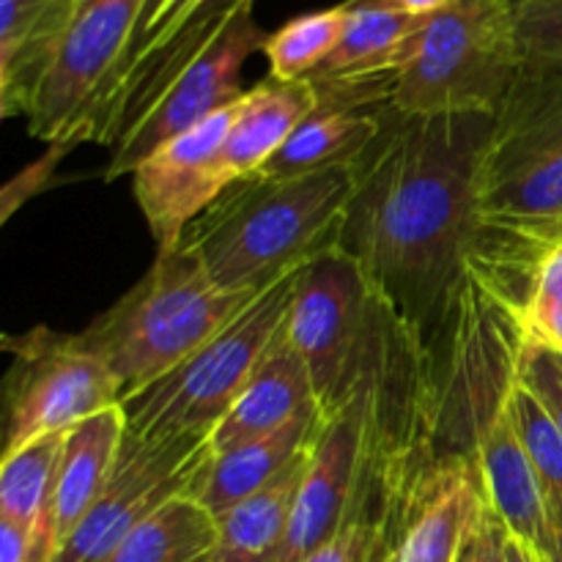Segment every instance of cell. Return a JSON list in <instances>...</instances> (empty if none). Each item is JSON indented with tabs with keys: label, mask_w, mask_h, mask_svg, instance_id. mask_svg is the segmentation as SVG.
<instances>
[{
	"label": "cell",
	"mask_w": 562,
	"mask_h": 562,
	"mask_svg": "<svg viewBox=\"0 0 562 562\" xmlns=\"http://www.w3.org/2000/svg\"><path fill=\"white\" fill-rule=\"evenodd\" d=\"M521 60H562V0H508Z\"/></svg>",
	"instance_id": "obj_28"
},
{
	"label": "cell",
	"mask_w": 562,
	"mask_h": 562,
	"mask_svg": "<svg viewBox=\"0 0 562 562\" xmlns=\"http://www.w3.org/2000/svg\"><path fill=\"white\" fill-rule=\"evenodd\" d=\"M64 442L66 434H55L0 459V519L25 530L44 562L58 554L55 486Z\"/></svg>",
	"instance_id": "obj_23"
},
{
	"label": "cell",
	"mask_w": 562,
	"mask_h": 562,
	"mask_svg": "<svg viewBox=\"0 0 562 562\" xmlns=\"http://www.w3.org/2000/svg\"><path fill=\"white\" fill-rule=\"evenodd\" d=\"M316 108V88L311 80L283 82L267 77L245 91L236 104L234 126L225 140L223 157L231 181L256 176L283 148L291 132Z\"/></svg>",
	"instance_id": "obj_19"
},
{
	"label": "cell",
	"mask_w": 562,
	"mask_h": 562,
	"mask_svg": "<svg viewBox=\"0 0 562 562\" xmlns=\"http://www.w3.org/2000/svg\"><path fill=\"white\" fill-rule=\"evenodd\" d=\"M201 3L203 0H146L140 22H137V27H135V36H132L130 49H126L124 64H121V69L115 71V77L110 80V86H113V82L119 80L126 69H132L135 64H140L148 53H154L159 44L168 42V38L173 36L181 25H184L187 16H190ZM108 88H104V91H108Z\"/></svg>",
	"instance_id": "obj_29"
},
{
	"label": "cell",
	"mask_w": 562,
	"mask_h": 562,
	"mask_svg": "<svg viewBox=\"0 0 562 562\" xmlns=\"http://www.w3.org/2000/svg\"><path fill=\"white\" fill-rule=\"evenodd\" d=\"M379 316L382 302L360 263L338 245L302 269L289 313V340L305 360L324 420L355 395Z\"/></svg>",
	"instance_id": "obj_7"
},
{
	"label": "cell",
	"mask_w": 562,
	"mask_h": 562,
	"mask_svg": "<svg viewBox=\"0 0 562 562\" xmlns=\"http://www.w3.org/2000/svg\"><path fill=\"white\" fill-rule=\"evenodd\" d=\"M472 470L481 483L483 499L503 521L505 530L532 552L549 558L554 530L536 467L519 434L514 406L481 437L472 456Z\"/></svg>",
	"instance_id": "obj_15"
},
{
	"label": "cell",
	"mask_w": 562,
	"mask_h": 562,
	"mask_svg": "<svg viewBox=\"0 0 562 562\" xmlns=\"http://www.w3.org/2000/svg\"><path fill=\"white\" fill-rule=\"evenodd\" d=\"M521 382L532 390L543 409L552 415L562 434V355L547 346L527 344L525 362H521Z\"/></svg>",
	"instance_id": "obj_30"
},
{
	"label": "cell",
	"mask_w": 562,
	"mask_h": 562,
	"mask_svg": "<svg viewBox=\"0 0 562 562\" xmlns=\"http://www.w3.org/2000/svg\"><path fill=\"white\" fill-rule=\"evenodd\" d=\"M212 459V434L140 439L126 431L102 494L53 562H108L137 525L170 499L195 492Z\"/></svg>",
	"instance_id": "obj_9"
},
{
	"label": "cell",
	"mask_w": 562,
	"mask_h": 562,
	"mask_svg": "<svg viewBox=\"0 0 562 562\" xmlns=\"http://www.w3.org/2000/svg\"><path fill=\"white\" fill-rule=\"evenodd\" d=\"M547 562H562V532H554V543H552V554H549Z\"/></svg>",
	"instance_id": "obj_35"
},
{
	"label": "cell",
	"mask_w": 562,
	"mask_h": 562,
	"mask_svg": "<svg viewBox=\"0 0 562 562\" xmlns=\"http://www.w3.org/2000/svg\"><path fill=\"white\" fill-rule=\"evenodd\" d=\"M483 510L472 464L428 450L401 492L387 562H459Z\"/></svg>",
	"instance_id": "obj_13"
},
{
	"label": "cell",
	"mask_w": 562,
	"mask_h": 562,
	"mask_svg": "<svg viewBox=\"0 0 562 562\" xmlns=\"http://www.w3.org/2000/svg\"><path fill=\"white\" fill-rule=\"evenodd\" d=\"M250 5H256V0H203L168 42L126 69L104 91L93 110L88 140L115 146Z\"/></svg>",
	"instance_id": "obj_14"
},
{
	"label": "cell",
	"mask_w": 562,
	"mask_h": 562,
	"mask_svg": "<svg viewBox=\"0 0 562 562\" xmlns=\"http://www.w3.org/2000/svg\"><path fill=\"white\" fill-rule=\"evenodd\" d=\"M483 217L505 231L562 223V60H521L483 159Z\"/></svg>",
	"instance_id": "obj_6"
},
{
	"label": "cell",
	"mask_w": 562,
	"mask_h": 562,
	"mask_svg": "<svg viewBox=\"0 0 562 562\" xmlns=\"http://www.w3.org/2000/svg\"><path fill=\"white\" fill-rule=\"evenodd\" d=\"M80 0H0V113L27 119Z\"/></svg>",
	"instance_id": "obj_16"
},
{
	"label": "cell",
	"mask_w": 562,
	"mask_h": 562,
	"mask_svg": "<svg viewBox=\"0 0 562 562\" xmlns=\"http://www.w3.org/2000/svg\"><path fill=\"white\" fill-rule=\"evenodd\" d=\"M267 38L269 33H263L252 16V5L241 11L228 31L159 97L140 124L115 143L104 181L132 176V170L159 146L212 119L228 104L239 102L245 97L241 69L252 55L263 53Z\"/></svg>",
	"instance_id": "obj_11"
},
{
	"label": "cell",
	"mask_w": 562,
	"mask_h": 562,
	"mask_svg": "<svg viewBox=\"0 0 562 562\" xmlns=\"http://www.w3.org/2000/svg\"><path fill=\"white\" fill-rule=\"evenodd\" d=\"M261 291L214 283L184 245L157 252L148 272L80 333L121 384V398L168 376L220 329L228 327Z\"/></svg>",
	"instance_id": "obj_3"
},
{
	"label": "cell",
	"mask_w": 562,
	"mask_h": 562,
	"mask_svg": "<svg viewBox=\"0 0 562 562\" xmlns=\"http://www.w3.org/2000/svg\"><path fill=\"white\" fill-rule=\"evenodd\" d=\"M508 552H510V562H547V560L541 558V554L532 552L530 547H525V543H521V541H516L514 536H510Z\"/></svg>",
	"instance_id": "obj_34"
},
{
	"label": "cell",
	"mask_w": 562,
	"mask_h": 562,
	"mask_svg": "<svg viewBox=\"0 0 562 562\" xmlns=\"http://www.w3.org/2000/svg\"><path fill=\"white\" fill-rule=\"evenodd\" d=\"M126 437L124 409L113 406L99 415L88 417L80 426L66 431L64 453L58 467V486H55V530H58V549L75 527L86 519L91 505L102 494L121 442Z\"/></svg>",
	"instance_id": "obj_21"
},
{
	"label": "cell",
	"mask_w": 562,
	"mask_h": 562,
	"mask_svg": "<svg viewBox=\"0 0 562 562\" xmlns=\"http://www.w3.org/2000/svg\"><path fill=\"white\" fill-rule=\"evenodd\" d=\"M459 562H464V552H461V558H459Z\"/></svg>",
	"instance_id": "obj_36"
},
{
	"label": "cell",
	"mask_w": 562,
	"mask_h": 562,
	"mask_svg": "<svg viewBox=\"0 0 562 562\" xmlns=\"http://www.w3.org/2000/svg\"><path fill=\"white\" fill-rule=\"evenodd\" d=\"M346 16H349V9H346V3H340L333 5V9L294 16L283 27L269 33L267 44H263V55L269 60V77L296 82L316 75L318 66L340 44Z\"/></svg>",
	"instance_id": "obj_26"
},
{
	"label": "cell",
	"mask_w": 562,
	"mask_h": 562,
	"mask_svg": "<svg viewBox=\"0 0 562 562\" xmlns=\"http://www.w3.org/2000/svg\"><path fill=\"white\" fill-rule=\"evenodd\" d=\"M543 560H547V558H543Z\"/></svg>",
	"instance_id": "obj_37"
},
{
	"label": "cell",
	"mask_w": 562,
	"mask_h": 562,
	"mask_svg": "<svg viewBox=\"0 0 562 562\" xmlns=\"http://www.w3.org/2000/svg\"><path fill=\"white\" fill-rule=\"evenodd\" d=\"M494 115H384L357 162L338 247L360 263L373 296L404 327H442L481 241L483 159Z\"/></svg>",
	"instance_id": "obj_1"
},
{
	"label": "cell",
	"mask_w": 562,
	"mask_h": 562,
	"mask_svg": "<svg viewBox=\"0 0 562 562\" xmlns=\"http://www.w3.org/2000/svg\"><path fill=\"white\" fill-rule=\"evenodd\" d=\"M344 36L307 80H366L395 75L426 16L401 11L393 0H349Z\"/></svg>",
	"instance_id": "obj_22"
},
{
	"label": "cell",
	"mask_w": 562,
	"mask_h": 562,
	"mask_svg": "<svg viewBox=\"0 0 562 562\" xmlns=\"http://www.w3.org/2000/svg\"><path fill=\"white\" fill-rule=\"evenodd\" d=\"M11 355L5 373L3 456L66 434L88 417L121 404V384L102 357L82 344L80 333H55L36 324L27 333L3 335Z\"/></svg>",
	"instance_id": "obj_8"
},
{
	"label": "cell",
	"mask_w": 562,
	"mask_h": 562,
	"mask_svg": "<svg viewBox=\"0 0 562 562\" xmlns=\"http://www.w3.org/2000/svg\"><path fill=\"white\" fill-rule=\"evenodd\" d=\"M404 475L401 450L373 437L349 519L307 562H387Z\"/></svg>",
	"instance_id": "obj_20"
},
{
	"label": "cell",
	"mask_w": 562,
	"mask_h": 562,
	"mask_svg": "<svg viewBox=\"0 0 562 562\" xmlns=\"http://www.w3.org/2000/svg\"><path fill=\"white\" fill-rule=\"evenodd\" d=\"M236 104L159 146L132 170L135 201L157 252L179 247L187 228L234 184L223 148L234 126Z\"/></svg>",
	"instance_id": "obj_12"
},
{
	"label": "cell",
	"mask_w": 562,
	"mask_h": 562,
	"mask_svg": "<svg viewBox=\"0 0 562 562\" xmlns=\"http://www.w3.org/2000/svg\"><path fill=\"white\" fill-rule=\"evenodd\" d=\"M514 409L519 434L525 439L538 483L543 488L552 530L562 532V434L552 415L543 409L541 401L532 395V390L525 382H519V387H516Z\"/></svg>",
	"instance_id": "obj_27"
},
{
	"label": "cell",
	"mask_w": 562,
	"mask_h": 562,
	"mask_svg": "<svg viewBox=\"0 0 562 562\" xmlns=\"http://www.w3.org/2000/svg\"><path fill=\"white\" fill-rule=\"evenodd\" d=\"M393 3L412 16H431L442 11L445 5L453 3V0H393Z\"/></svg>",
	"instance_id": "obj_33"
},
{
	"label": "cell",
	"mask_w": 562,
	"mask_h": 562,
	"mask_svg": "<svg viewBox=\"0 0 562 562\" xmlns=\"http://www.w3.org/2000/svg\"><path fill=\"white\" fill-rule=\"evenodd\" d=\"M307 406H316V393H313L305 360L291 346L289 324H285L283 335L274 340V346L263 357L250 382L245 384L228 415L212 431L214 453H225V450L239 448L250 439L285 426Z\"/></svg>",
	"instance_id": "obj_18"
},
{
	"label": "cell",
	"mask_w": 562,
	"mask_h": 562,
	"mask_svg": "<svg viewBox=\"0 0 562 562\" xmlns=\"http://www.w3.org/2000/svg\"><path fill=\"white\" fill-rule=\"evenodd\" d=\"M146 0H80L64 44L27 115V132L49 146L88 143L91 115L121 69Z\"/></svg>",
	"instance_id": "obj_10"
},
{
	"label": "cell",
	"mask_w": 562,
	"mask_h": 562,
	"mask_svg": "<svg viewBox=\"0 0 562 562\" xmlns=\"http://www.w3.org/2000/svg\"><path fill=\"white\" fill-rule=\"evenodd\" d=\"M302 269L267 285L228 327L168 376L121 398L126 431L140 439L212 434L283 335Z\"/></svg>",
	"instance_id": "obj_5"
},
{
	"label": "cell",
	"mask_w": 562,
	"mask_h": 562,
	"mask_svg": "<svg viewBox=\"0 0 562 562\" xmlns=\"http://www.w3.org/2000/svg\"><path fill=\"white\" fill-rule=\"evenodd\" d=\"M322 426L324 417L318 406H307L305 412L291 417L285 426L250 439L239 448L214 453L212 464L203 472L192 497L206 505L214 516H223L225 510L267 488L300 456H305L316 442Z\"/></svg>",
	"instance_id": "obj_17"
},
{
	"label": "cell",
	"mask_w": 562,
	"mask_h": 562,
	"mask_svg": "<svg viewBox=\"0 0 562 562\" xmlns=\"http://www.w3.org/2000/svg\"><path fill=\"white\" fill-rule=\"evenodd\" d=\"M49 148H53V151H49L47 157H42L38 162H33L31 168L22 170L14 181H9V187L3 190V220H9L11 212H14L22 201H27L33 192L42 190V187H47L49 176L55 173V168H58L60 159L69 154V146H49Z\"/></svg>",
	"instance_id": "obj_32"
},
{
	"label": "cell",
	"mask_w": 562,
	"mask_h": 562,
	"mask_svg": "<svg viewBox=\"0 0 562 562\" xmlns=\"http://www.w3.org/2000/svg\"><path fill=\"white\" fill-rule=\"evenodd\" d=\"M316 445V442H313ZM313 450V448H311ZM311 450L294 461L267 488L217 516L220 541L214 562H274L289 532Z\"/></svg>",
	"instance_id": "obj_24"
},
{
	"label": "cell",
	"mask_w": 562,
	"mask_h": 562,
	"mask_svg": "<svg viewBox=\"0 0 562 562\" xmlns=\"http://www.w3.org/2000/svg\"><path fill=\"white\" fill-rule=\"evenodd\" d=\"M521 66L508 0H453L426 16L395 71L404 115H497Z\"/></svg>",
	"instance_id": "obj_4"
},
{
	"label": "cell",
	"mask_w": 562,
	"mask_h": 562,
	"mask_svg": "<svg viewBox=\"0 0 562 562\" xmlns=\"http://www.w3.org/2000/svg\"><path fill=\"white\" fill-rule=\"evenodd\" d=\"M217 541V516L184 494L137 525L108 562H214Z\"/></svg>",
	"instance_id": "obj_25"
},
{
	"label": "cell",
	"mask_w": 562,
	"mask_h": 562,
	"mask_svg": "<svg viewBox=\"0 0 562 562\" xmlns=\"http://www.w3.org/2000/svg\"><path fill=\"white\" fill-rule=\"evenodd\" d=\"M508 547L510 532L486 505L464 547V562H510Z\"/></svg>",
	"instance_id": "obj_31"
},
{
	"label": "cell",
	"mask_w": 562,
	"mask_h": 562,
	"mask_svg": "<svg viewBox=\"0 0 562 562\" xmlns=\"http://www.w3.org/2000/svg\"><path fill=\"white\" fill-rule=\"evenodd\" d=\"M357 187V162L300 176L234 181L181 245L223 289L263 291L338 245Z\"/></svg>",
	"instance_id": "obj_2"
}]
</instances>
